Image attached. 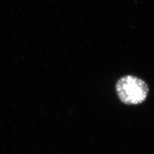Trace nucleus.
<instances>
[{
    "instance_id": "1",
    "label": "nucleus",
    "mask_w": 154,
    "mask_h": 154,
    "mask_svg": "<svg viewBox=\"0 0 154 154\" xmlns=\"http://www.w3.org/2000/svg\"><path fill=\"white\" fill-rule=\"evenodd\" d=\"M116 92L119 100L124 104L136 105L146 100L149 88L145 82L139 77L126 75L118 80Z\"/></svg>"
}]
</instances>
